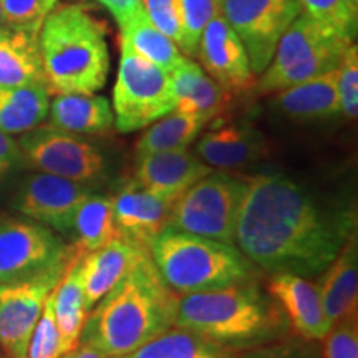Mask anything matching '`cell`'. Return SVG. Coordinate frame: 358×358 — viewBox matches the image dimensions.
I'll return each instance as SVG.
<instances>
[{
  "instance_id": "obj_40",
  "label": "cell",
  "mask_w": 358,
  "mask_h": 358,
  "mask_svg": "<svg viewBox=\"0 0 358 358\" xmlns=\"http://www.w3.org/2000/svg\"><path fill=\"white\" fill-rule=\"evenodd\" d=\"M115 17L118 27H123L136 15L145 12L143 0H96Z\"/></svg>"
},
{
  "instance_id": "obj_18",
  "label": "cell",
  "mask_w": 358,
  "mask_h": 358,
  "mask_svg": "<svg viewBox=\"0 0 358 358\" xmlns=\"http://www.w3.org/2000/svg\"><path fill=\"white\" fill-rule=\"evenodd\" d=\"M194 153L213 169L231 171L266 158L268 143L252 123L231 122L206 131L196 143Z\"/></svg>"
},
{
  "instance_id": "obj_13",
  "label": "cell",
  "mask_w": 358,
  "mask_h": 358,
  "mask_svg": "<svg viewBox=\"0 0 358 358\" xmlns=\"http://www.w3.org/2000/svg\"><path fill=\"white\" fill-rule=\"evenodd\" d=\"M92 192H95L92 186L38 171L22 181L13 206L25 217L52 231L71 234L75 214Z\"/></svg>"
},
{
  "instance_id": "obj_25",
  "label": "cell",
  "mask_w": 358,
  "mask_h": 358,
  "mask_svg": "<svg viewBox=\"0 0 358 358\" xmlns=\"http://www.w3.org/2000/svg\"><path fill=\"white\" fill-rule=\"evenodd\" d=\"M83 256L85 254L71 248V257L66 264L64 275L53 289V312H55L65 353L73 350L80 343V335L88 315L82 280Z\"/></svg>"
},
{
  "instance_id": "obj_5",
  "label": "cell",
  "mask_w": 358,
  "mask_h": 358,
  "mask_svg": "<svg viewBox=\"0 0 358 358\" xmlns=\"http://www.w3.org/2000/svg\"><path fill=\"white\" fill-rule=\"evenodd\" d=\"M150 256L168 287L178 295L261 279V271L234 244L181 231L161 232L150 245Z\"/></svg>"
},
{
  "instance_id": "obj_6",
  "label": "cell",
  "mask_w": 358,
  "mask_h": 358,
  "mask_svg": "<svg viewBox=\"0 0 358 358\" xmlns=\"http://www.w3.org/2000/svg\"><path fill=\"white\" fill-rule=\"evenodd\" d=\"M350 43L352 38L301 13L282 34L271 64L256 78L254 92L272 95L332 71Z\"/></svg>"
},
{
  "instance_id": "obj_9",
  "label": "cell",
  "mask_w": 358,
  "mask_h": 358,
  "mask_svg": "<svg viewBox=\"0 0 358 358\" xmlns=\"http://www.w3.org/2000/svg\"><path fill=\"white\" fill-rule=\"evenodd\" d=\"M174 106L171 75L122 47L111 106L115 128L120 133L140 131L173 111Z\"/></svg>"
},
{
  "instance_id": "obj_42",
  "label": "cell",
  "mask_w": 358,
  "mask_h": 358,
  "mask_svg": "<svg viewBox=\"0 0 358 358\" xmlns=\"http://www.w3.org/2000/svg\"><path fill=\"white\" fill-rule=\"evenodd\" d=\"M348 8H350L352 15L355 17V19H358V0H345Z\"/></svg>"
},
{
  "instance_id": "obj_2",
  "label": "cell",
  "mask_w": 358,
  "mask_h": 358,
  "mask_svg": "<svg viewBox=\"0 0 358 358\" xmlns=\"http://www.w3.org/2000/svg\"><path fill=\"white\" fill-rule=\"evenodd\" d=\"M179 295L168 287L150 252L110 290L85 320L80 342L108 355H128L174 327Z\"/></svg>"
},
{
  "instance_id": "obj_8",
  "label": "cell",
  "mask_w": 358,
  "mask_h": 358,
  "mask_svg": "<svg viewBox=\"0 0 358 358\" xmlns=\"http://www.w3.org/2000/svg\"><path fill=\"white\" fill-rule=\"evenodd\" d=\"M244 191L245 178L214 169L174 201L168 229L234 244Z\"/></svg>"
},
{
  "instance_id": "obj_23",
  "label": "cell",
  "mask_w": 358,
  "mask_h": 358,
  "mask_svg": "<svg viewBox=\"0 0 358 358\" xmlns=\"http://www.w3.org/2000/svg\"><path fill=\"white\" fill-rule=\"evenodd\" d=\"M52 127L80 136H100L115 127L108 98L95 93H65L50 100L48 116Z\"/></svg>"
},
{
  "instance_id": "obj_4",
  "label": "cell",
  "mask_w": 358,
  "mask_h": 358,
  "mask_svg": "<svg viewBox=\"0 0 358 358\" xmlns=\"http://www.w3.org/2000/svg\"><path fill=\"white\" fill-rule=\"evenodd\" d=\"M45 83L50 95L96 93L110 75L103 25L77 3L60 6L38 32Z\"/></svg>"
},
{
  "instance_id": "obj_22",
  "label": "cell",
  "mask_w": 358,
  "mask_h": 358,
  "mask_svg": "<svg viewBox=\"0 0 358 358\" xmlns=\"http://www.w3.org/2000/svg\"><path fill=\"white\" fill-rule=\"evenodd\" d=\"M330 324L358 313V239L357 232L322 272L317 284Z\"/></svg>"
},
{
  "instance_id": "obj_43",
  "label": "cell",
  "mask_w": 358,
  "mask_h": 358,
  "mask_svg": "<svg viewBox=\"0 0 358 358\" xmlns=\"http://www.w3.org/2000/svg\"><path fill=\"white\" fill-rule=\"evenodd\" d=\"M7 27L6 22V13H3V6H2V0H0V29Z\"/></svg>"
},
{
  "instance_id": "obj_38",
  "label": "cell",
  "mask_w": 358,
  "mask_h": 358,
  "mask_svg": "<svg viewBox=\"0 0 358 358\" xmlns=\"http://www.w3.org/2000/svg\"><path fill=\"white\" fill-rule=\"evenodd\" d=\"M145 13L163 34H166L181 50L185 29L179 0H143Z\"/></svg>"
},
{
  "instance_id": "obj_1",
  "label": "cell",
  "mask_w": 358,
  "mask_h": 358,
  "mask_svg": "<svg viewBox=\"0 0 358 358\" xmlns=\"http://www.w3.org/2000/svg\"><path fill=\"white\" fill-rule=\"evenodd\" d=\"M355 232V204L282 173L245 178L234 244L259 271L320 275Z\"/></svg>"
},
{
  "instance_id": "obj_27",
  "label": "cell",
  "mask_w": 358,
  "mask_h": 358,
  "mask_svg": "<svg viewBox=\"0 0 358 358\" xmlns=\"http://www.w3.org/2000/svg\"><path fill=\"white\" fill-rule=\"evenodd\" d=\"M71 236L75 237L71 248L82 254L93 252L118 239L111 196L92 192L75 214Z\"/></svg>"
},
{
  "instance_id": "obj_12",
  "label": "cell",
  "mask_w": 358,
  "mask_h": 358,
  "mask_svg": "<svg viewBox=\"0 0 358 358\" xmlns=\"http://www.w3.org/2000/svg\"><path fill=\"white\" fill-rule=\"evenodd\" d=\"M66 264L27 280L0 285V345L10 358H25L43 303L60 282Z\"/></svg>"
},
{
  "instance_id": "obj_20",
  "label": "cell",
  "mask_w": 358,
  "mask_h": 358,
  "mask_svg": "<svg viewBox=\"0 0 358 358\" xmlns=\"http://www.w3.org/2000/svg\"><path fill=\"white\" fill-rule=\"evenodd\" d=\"M169 75L176 98L174 110L181 113L196 116L208 124L231 105V93L214 82L203 66L191 58H185V62Z\"/></svg>"
},
{
  "instance_id": "obj_16",
  "label": "cell",
  "mask_w": 358,
  "mask_h": 358,
  "mask_svg": "<svg viewBox=\"0 0 358 358\" xmlns=\"http://www.w3.org/2000/svg\"><path fill=\"white\" fill-rule=\"evenodd\" d=\"M214 169L189 148L136 155L133 181L143 189L178 199L182 192Z\"/></svg>"
},
{
  "instance_id": "obj_26",
  "label": "cell",
  "mask_w": 358,
  "mask_h": 358,
  "mask_svg": "<svg viewBox=\"0 0 358 358\" xmlns=\"http://www.w3.org/2000/svg\"><path fill=\"white\" fill-rule=\"evenodd\" d=\"M47 87H0V131L24 134L42 124L50 108Z\"/></svg>"
},
{
  "instance_id": "obj_36",
  "label": "cell",
  "mask_w": 358,
  "mask_h": 358,
  "mask_svg": "<svg viewBox=\"0 0 358 358\" xmlns=\"http://www.w3.org/2000/svg\"><path fill=\"white\" fill-rule=\"evenodd\" d=\"M322 358H358L357 313L334 322L324 337Z\"/></svg>"
},
{
  "instance_id": "obj_21",
  "label": "cell",
  "mask_w": 358,
  "mask_h": 358,
  "mask_svg": "<svg viewBox=\"0 0 358 358\" xmlns=\"http://www.w3.org/2000/svg\"><path fill=\"white\" fill-rule=\"evenodd\" d=\"M274 95V106L294 122H320L340 115L337 69Z\"/></svg>"
},
{
  "instance_id": "obj_35",
  "label": "cell",
  "mask_w": 358,
  "mask_h": 358,
  "mask_svg": "<svg viewBox=\"0 0 358 358\" xmlns=\"http://www.w3.org/2000/svg\"><path fill=\"white\" fill-rule=\"evenodd\" d=\"M337 93L340 115L355 120L358 115V48L353 42L337 66Z\"/></svg>"
},
{
  "instance_id": "obj_29",
  "label": "cell",
  "mask_w": 358,
  "mask_h": 358,
  "mask_svg": "<svg viewBox=\"0 0 358 358\" xmlns=\"http://www.w3.org/2000/svg\"><path fill=\"white\" fill-rule=\"evenodd\" d=\"M120 34H122V40H120L122 47L158 65L168 73L176 70L185 62V58H187L166 34L161 32L158 27L148 19L145 12L120 27Z\"/></svg>"
},
{
  "instance_id": "obj_3",
  "label": "cell",
  "mask_w": 358,
  "mask_h": 358,
  "mask_svg": "<svg viewBox=\"0 0 358 358\" xmlns=\"http://www.w3.org/2000/svg\"><path fill=\"white\" fill-rule=\"evenodd\" d=\"M174 327L239 352L294 335L284 310L259 280L181 295Z\"/></svg>"
},
{
  "instance_id": "obj_39",
  "label": "cell",
  "mask_w": 358,
  "mask_h": 358,
  "mask_svg": "<svg viewBox=\"0 0 358 358\" xmlns=\"http://www.w3.org/2000/svg\"><path fill=\"white\" fill-rule=\"evenodd\" d=\"M20 164H24V156L19 141L13 140L12 134L0 131V181H3Z\"/></svg>"
},
{
  "instance_id": "obj_14",
  "label": "cell",
  "mask_w": 358,
  "mask_h": 358,
  "mask_svg": "<svg viewBox=\"0 0 358 358\" xmlns=\"http://www.w3.org/2000/svg\"><path fill=\"white\" fill-rule=\"evenodd\" d=\"M196 57L206 73L227 93L244 95L254 92L256 75L250 70L248 52L222 12L216 13L206 25Z\"/></svg>"
},
{
  "instance_id": "obj_10",
  "label": "cell",
  "mask_w": 358,
  "mask_h": 358,
  "mask_svg": "<svg viewBox=\"0 0 358 358\" xmlns=\"http://www.w3.org/2000/svg\"><path fill=\"white\" fill-rule=\"evenodd\" d=\"M70 257L71 245L64 244L50 227L32 219L0 221V285L65 266Z\"/></svg>"
},
{
  "instance_id": "obj_37",
  "label": "cell",
  "mask_w": 358,
  "mask_h": 358,
  "mask_svg": "<svg viewBox=\"0 0 358 358\" xmlns=\"http://www.w3.org/2000/svg\"><path fill=\"white\" fill-rule=\"evenodd\" d=\"M239 358H322L319 342L290 335L279 342L241 352Z\"/></svg>"
},
{
  "instance_id": "obj_24",
  "label": "cell",
  "mask_w": 358,
  "mask_h": 358,
  "mask_svg": "<svg viewBox=\"0 0 358 358\" xmlns=\"http://www.w3.org/2000/svg\"><path fill=\"white\" fill-rule=\"evenodd\" d=\"M45 83L38 34L0 29V87H34Z\"/></svg>"
},
{
  "instance_id": "obj_15",
  "label": "cell",
  "mask_w": 358,
  "mask_h": 358,
  "mask_svg": "<svg viewBox=\"0 0 358 358\" xmlns=\"http://www.w3.org/2000/svg\"><path fill=\"white\" fill-rule=\"evenodd\" d=\"M116 229L122 239L150 250L161 232L168 229L174 201L143 189L128 179L111 196Z\"/></svg>"
},
{
  "instance_id": "obj_19",
  "label": "cell",
  "mask_w": 358,
  "mask_h": 358,
  "mask_svg": "<svg viewBox=\"0 0 358 358\" xmlns=\"http://www.w3.org/2000/svg\"><path fill=\"white\" fill-rule=\"evenodd\" d=\"M145 252L150 250L118 237L105 248L85 254L82 259V280L87 312L92 310L128 275Z\"/></svg>"
},
{
  "instance_id": "obj_30",
  "label": "cell",
  "mask_w": 358,
  "mask_h": 358,
  "mask_svg": "<svg viewBox=\"0 0 358 358\" xmlns=\"http://www.w3.org/2000/svg\"><path fill=\"white\" fill-rule=\"evenodd\" d=\"M206 123L196 116L173 110L163 118L156 120L146 128L136 141V155L155 153V151H169L189 148L203 131Z\"/></svg>"
},
{
  "instance_id": "obj_32",
  "label": "cell",
  "mask_w": 358,
  "mask_h": 358,
  "mask_svg": "<svg viewBox=\"0 0 358 358\" xmlns=\"http://www.w3.org/2000/svg\"><path fill=\"white\" fill-rule=\"evenodd\" d=\"M64 342L53 312V290L43 303L37 325H35L25 358H60L64 355Z\"/></svg>"
},
{
  "instance_id": "obj_11",
  "label": "cell",
  "mask_w": 358,
  "mask_h": 358,
  "mask_svg": "<svg viewBox=\"0 0 358 358\" xmlns=\"http://www.w3.org/2000/svg\"><path fill=\"white\" fill-rule=\"evenodd\" d=\"M221 12L243 42L256 78L271 64L282 34L302 13L299 0H221Z\"/></svg>"
},
{
  "instance_id": "obj_41",
  "label": "cell",
  "mask_w": 358,
  "mask_h": 358,
  "mask_svg": "<svg viewBox=\"0 0 358 358\" xmlns=\"http://www.w3.org/2000/svg\"><path fill=\"white\" fill-rule=\"evenodd\" d=\"M60 358H110V357L98 350V348L92 347L90 343L80 342L73 350L64 353Z\"/></svg>"
},
{
  "instance_id": "obj_31",
  "label": "cell",
  "mask_w": 358,
  "mask_h": 358,
  "mask_svg": "<svg viewBox=\"0 0 358 358\" xmlns=\"http://www.w3.org/2000/svg\"><path fill=\"white\" fill-rule=\"evenodd\" d=\"M182 17V38L181 52L187 58L196 57L199 38L206 25L213 20L216 13L221 12V0H179Z\"/></svg>"
},
{
  "instance_id": "obj_17",
  "label": "cell",
  "mask_w": 358,
  "mask_h": 358,
  "mask_svg": "<svg viewBox=\"0 0 358 358\" xmlns=\"http://www.w3.org/2000/svg\"><path fill=\"white\" fill-rule=\"evenodd\" d=\"M267 292L284 310L294 335L313 342L324 340L332 324L324 310L317 284L307 277L277 272L268 277Z\"/></svg>"
},
{
  "instance_id": "obj_34",
  "label": "cell",
  "mask_w": 358,
  "mask_h": 358,
  "mask_svg": "<svg viewBox=\"0 0 358 358\" xmlns=\"http://www.w3.org/2000/svg\"><path fill=\"white\" fill-rule=\"evenodd\" d=\"M60 0H2L7 27L38 34Z\"/></svg>"
},
{
  "instance_id": "obj_33",
  "label": "cell",
  "mask_w": 358,
  "mask_h": 358,
  "mask_svg": "<svg viewBox=\"0 0 358 358\" xmlns=\"http://www.w3.org/2000/svg\"><path fill=\"white\" fill-rule=\"evenodd\" d=\"M299 3L303 15L355 40L358 19L352 15L345 0H299Z\"/></svg>"
},
{
  "instance_id": "obj_28",
  "label": "cell",
  "mask_w": 358,
  "mask_h": 358,
  "mask_svg": "<svg viewBox=\"0 0 358 358\" xmlns=\"http://www.w3.org/2000/svg\"><path fill=\"white\" fill-rule=\"evenodd\" d=\"M241 352L219 345L189 330L171 327L166 332L128 353L115 358H239Z\"/></svg>"
},
{
  "instance_id": "obj_7",
  "label": "cell",
  "mask_w": 358,
  "mask_h": 358,
  "mask_svg": "<svg viewBox=\"0 0 358 358\" xmlns=\"http://www.w3.org/2000/svg\"><path fill=\"white\" fill-rule=\"evenodd\" d=\"M24 163L40 173L55 174L71 181L100 187L111 179L113 161L106 150L88 136H80L52 124H40L20 134Z\"/></svg>"
}]
</instances>
